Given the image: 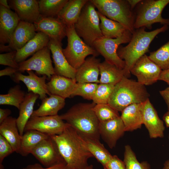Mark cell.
I'll return each instance as SVG.
<instances>
[{
  "label": "cell",
  "mask_w": 169,
  "mask_h": 169,
  "mask_svg": "<svg viewBox=\"0 0 169 169\" xmlns=\"http://www.w3.org/2000/svg\"><path fill=\"white\" fill-rule=\"evenodd\" d=\"M115 85L100 84L93 96V102L96 104H108Z\"/></svg>",
  "instance_id": "f35d334b"
},
{
  "label": "cell",
  "mask_w": 169,
  "mask_h": 169,
  "mask_svg": "<svg viewBox=\"0 0 169 169\" xmlns=\"http://www.w3.org/2000/svg\"><path fill=\"white\" fill-rule=\"evenodd\" d=\"M47 85L50 94L57 95L65 99L71 96L77 83L70 78L54 74L51 76Z\"/></svg>",
  "instance_id": "7402d4cb"
},
{
  "label": "cell",
  "mask_w": 169,
  "mask_h": 169,
  "mask_svg": "<svg viewBox=\"0 0 169 169\" xmlns=\"http://www.w3.org/2000/svg\"><path fill=\"white\" fill-rule=\"evenodd\" d=\"M0 5H2L7 8L10 9L8 3V1L7 0H0Z\"/></svg>",
  "instance_id": "f5cc1de1"
},
{
  "label": "cell",
  "mask_w": 169,
  "mask_h": 169,
  "mask_svg": "<svg viewBox=\"0 0 169 169\" xmlns=\"http://www.w3.org/2000/svg\"><path fill=\"white\" fill-rule=\"evenodd\" d=\"M11 111L8 109H0V124L3 122L11 113Z\"/></svg>",
  "instance_id": "bcb514c9"
},
{
  "label": "cell",
  "mask_w": 169,
  "mask_h": 169,
  "mask_svg": "<svg viewBox=\"0 0 169 169\" xmlns=\"http://www.w3.org/2000/svg\"><path fill=\"white\" fill-rule=\"evenodd\" d=\"M65 99L57 95L51 94L42 100L39 107L33 111L31 116L55 115L65 105Z\"/></svg>",
  "instance_id": "83f0119b"
},
{
  "label": "cell",
  "mask_w": 169,
  "mask_h": 169,
  "mask_svg": "<svg viewBox=\"0 0 169 169\" xmlns=\"http://www.w3.org/2000/svg\"><path fill=\"white\" fill-rule=\"evenodd\" d=\"M17 119L8 116L0 124V134L11 146L14 152L19 153L21 141L16 121Z\"/></svg>",
  "instance_id": "d4e9b609"
},
{
  "label": "cell",
  "mask_w": 169,
  "mask_h": 169,
  "mask_svg": "<svg viewBox=\"0 0 169 169\" xmlns=\"http://www.w3.org/2000/svg\"><path fill=\"white\" fill-rule=\"evenodd\" d=\"M38 97L39 96L38 94L32 92H28L26 94L24 100L20 104L19 115L16 121L21 136L23 135L26 125L32 115L34 105Z\"/></svg>",
  "instance_id": "4316f807"
},
{
  "label": "cell",
  "mask_w": 169,
  "mask_h": 169,
  "mask_svg": "<svg viewBox=\"0 0 169 169\" xmlns=\"http://www.w3.org/2000/svg\"><path fill=\"white\" fill-rule=\"evenodd\" d=\"M68 125L58 115L31 116L26 125L24 132L35 130L51 136L61 134Z\"/></svg>",
  "instance_id": "8fae6325"
},
{
  "label": "cell",
  "mask_w": 169,
  "mask_h": 169,
  "mask_svg": "<svg viewBox=\"0 0 169 169\" xmlns=\"http://www.w3.org/2000/svg\"><path fill=\"white\" fill-rule=\"evenodd\" d=\"M95 8L90 0H88L74 25L77 34L91 47L95 41L103 36L100 28V20Z\"/></svg>",
  "instance_id": "5b68a950"
},
{
  "label": "cell",
  "mask_w": 169,
  "mask_h": 169,
  "mask_svg": "<svg viewBox=\"0 0 169 169\" xmlns=\"http://www.w3.org/2000/svg\"><path fill=\"white\" fill-rule=\"evenodd\" d=\"M159 80L163 81L167 83L169 86V68L162 70Z\"/></svg>",
  "instance_id": "c3c4849f"
},
{
  "label": "cell",
  "mask_w": 169,
  "mask_h": 169,
  "mask_svg": "<svg viewBox=\"0 0 169 169\" xmlns=\"http://www.w3.org/2000/svg\"><path fill=\"white\" fill-rule=\"evenodd\" d=\"M168 28V25H164L149 32L146 31L145 27L135 30L129 44L120 48L117 51L119 56L125 61V66L123 70L125 77L128 78L130 76L131 69L136 61L148 52L149 46L154 38Z\"/></svg>",
  "instance_id": "3957f363"
},
{
  "label": "cell",
  "mask_w": 169,
  "mask_h": 169,
  "mask_svg": "<svg viewBox=\"0 0 169 169\" xmlns=\"http://www.w3.org/2000/svg\"><path fill=\"white\" fill-rule=\"evenodd\" d=\"M141 110L143 124L147 129L150 137H163L165 130L163 121L159 118L149 99L141 103Z\"/></svg>",
  "instance_id": "5bb4252c"
},
{
  "label": "cell",
  "mask_w": 169,
  "mask_h": 169,
  "mask_svg": "<svg viewBox=\"0 0 169 169\" xmlns=\"http://www.w3.org/2000/svg\"><path fill=\"white\" fill-rule=\"evenodd\" d=\"M50 136L71 169H84L89 165V159L94 157L83 139L69 125L61 134Z\"/></svg>",
  "instance_id": "6da1fadb"
},
{
  "label": "cell",
  "mask_w": 169,
  "mask_h": 169,
  "mask_svg": "<svg viewBox=\"0 0 169 169\" xmlns=\"http://www.w3.org/2000/svg\"><path fill=\"white\" fill-rule=\"evenodd\" d=\"M121 112L120 117L125 131H132L141 128L143 124L141 103L130 105Z\"/></svg>",
  "instance_id": "484cf974"
},
{
  "label": "cell",
  "mask_w": 169,
  "mask_h": 169,
  "mask_svg": "<svg viewBox=\"0 0 169 169\" xmlns=\"http://www.w3.org/2000/svg\"><path fill=\"white\" fill-rule=\"evenodd\" d=\"M67 45L62 49L67 61L73 68L78 69L84 62L87 56L96 57L99 53L92 47L87 44L77 33L74 25L66 26Z\"/></svg>",
  "instance_id": "52a82bcc"
},
{
  "label": "cell",
  "mask_w": 169,
  "mask_h": 169,
  "mask_svg": "<svg viewBox=\"0 0 169 169\" xmlns=\"http://www.w3.org/2000/svg\"><path fill=\"white\" fill-rule=\"evenodd\" d=\"M127 1L132 9L137 4L142 1L141 0H128Z\"/></svg>",
  "instance_id": "816d5d0a"
},
{
  "label": "cell",
  "mask_w": 169,
  "mask_h": 169,
  "mask_svg": "<svg viewBox=\"0 0 169 169\" xmlns=\"http://www.w3.org/2000/svg\"><path fill=\"white\" fill-rule=\"evenodd\" d=\"M99 59L92 56L85 59L83 64L76 70L75 79L79 83L99 84Z\"/></svg>",
  "instance_id": "603a6c76"
},
{
  "label": "cell",
  "mask_w": 169,
  "mask_h": 169,
  "mask_svg": "<svg viewBox=\"0 0 169 169\" xmlns=\"http://www.w3.org/2000/svg\"><path fill=\"white\" fill-rule=\"evenodd\" d=\"M160 95L165 101L169 111V86L165 89L159 92Z\"/></svg>",
  "instance_id": "7dc6e473"
},
{
  "label": "cell",
  "mask_w": 169,
  "mask_h": 169,
  "mask_svg": "<svg viewBox=\"0 0 169 169\" xmlns=\"http://www.w3.org/2000/svg\"><path fill=\"white\" fill-rule=\"evenodd\" d=\"M33 23L20 20L10 39L8 45L13 51L22 48L35 35Z\"/></svg>",
  "instance_id": "44dd1931"
},
{
  "label": "cell",
  "mask_w": 169,
  "mask_h": 169,
  "mask_svg": "<svg viewBox=\"0 0 169 169\" xmlns=\"http://www.w3.org/2000/svg\"><path fill=\"white\" fill-rule=\"evenodd\" d=\"M49 136L35 130L26 131L21 137L19 154L26 156L42 140Z\"/></svg>",
  "instance_id": "4dcf8cb0"
},
{
  "label": "cell",
  "mask_w": 169,
  "mask_h": 169,
  "mask_svg": "<svg viewBox=\"0 0 169 169\" xmlns=\"http://www.w3.org/2000/svg\"><path fill=\"white\" fill-rule=\"evenodd\" d=\"M169 3V0H147L142 5L135 20L134 29L150 27L155 23L169 25V19L161 16L164 8Z\"/></svg>",
  "instance_id": "9c48e42d"
},
{
  "label": "cell",
  "mask_w": 169,
  "mask_h": 169,
  "mask_svg": "<svg viewBox=\"0 0 169 169\" xmlns=\"http://www.w3.org/2000/svg\"><path fill=\"white\" fill-rule=\"evenodd\" d=\"M162 71L161 68L145 54L136 61L130 72L136 77L139 83L145 86L151 85L159 80Z\"/></svg>",
  "instance_id": "4fadbf2b"
},
{
  "label": "cell",
  "mask_w": 169,
  "mask_h": 169,
  "mask_svg": "<svg viewBox=\"0 0 169 169\" xmlns=\"http://www.w3.org/2000/svg\"><path fill=\"white\" fill-rule=\"evenodd\" d=\"M98 11L120 23L132 34L135 31V19L127 0H90Z\"/></svg>",
  "instance_id": "8992f818"
},
{
  "label": "cell",
  "mask_w": 169,
  "mask_h": 169,
  "mask_svg": "<svg viewBox=\"0 0 169 169\" xmlns=\"http://www.w3.org/2000/svg\"><path fill=\"white\" fill-rule=\"evenodd\" d=\"M162 118L166 127L169 128V111L168 110L164 114Z\"/></svg>",
  "instance_id": "f907efd6"
},
{
  "label": "cell",
  "mask_w": 169,
  "mask_h": 169,
  "mask_svg": "<svg viewBox=\"0 0 169 169\" xmlns=\"http://www.w3.org/2000/svg\"><path fill=\"white\" fill-rule=\"evenodd\" d=\"M162 169H169V159L165 161Z\"/></svg>",
  "instance_id": "db71d44e"
},
{
  "label": "cell",
  "mask_w": 169,
  "mask_h": 169,
  "mask_svg": "<svg viewBox=\"0 0 169 169\" xmlns=\"http://www.w3.org/2000/svg\"><path fill=\"white\" fill-rule=\"evenodd\" d=\"M69 0H40L38 1L40 13L45 17L55 18L58 16Z\"/></svg>",
  "instance_id": "836d02e7"
},
{
  "label": "cell",
  "mask_w": 169,
  "mask_h": 169,
  "mask_svg": "<svg viewBox=\"0 0 169 169\" xmlns=\"http://www.w3.org/2000/svg\"><path fill=\"white\" fill-rule=\"evenodd\" d=\"M93 110L100 122L120 117L118 111L108 104H95Z\"/></svg>",
  "instance_id": "74e56055"
},
{
  "label": "cell",
  "mask_w": 169,
  "mask_h": 169,
  "mask_svg": "<svg viewBox=\"0 0 169 169\" xmlns=\"http://www.w3.org/2000/svg\"><path fill=\"white\" fill-rule=\"evenodd\" d=\"M49 37L41 32H37L34 36L22 48L17 50L15 60L18 63L47 46Z\"/></svg>",
  "instance_id": "cb8c5ba5"
},
{
  "label": "cell",
  "mask_w": 169,
  "mask_h": 169,
  "mask_svg": "<svg viewBox=\"0 0 169 169\" xmlns=\"http://www.w3.org/2000/svg\"><path fill=\"white\" fill-rule=\"evenodd\" d=\"M92 103H79L59 115L82 138L100 141V122L93 110Z\"/></svg>",
  "instance_id": "7a4b0ae2"
},
{
  "label": "cell",
  "mask_w": 169,
  "mask_h": 169,
  "mask_svg": "<svg viewBox=\"0 0 169 169\" xmlns=\"http://www.w3.org/2000/svg\"><path fill=\"white\" fill-rule=\"evenodd\" d=\"M61 42L50 39L47 46L52 54L55 74L64 76L76 81V69L69 64L62 51Z\"/></svg>",
  "instance_id": "9a60e30c"
},
{
  "label": "cell",
  "mask_w": 169,
  "mask_h": 169,
  "mask_svg": "<svg viewBox=\"0 0 169 169\" xmlns=\"http://www.w3.org/2000/svg\"><path fill=\"white\" fill-rule=\"evenodd\" d=\"M84 169H94L93 166L92 165H88Z\"/></svg>",
  "instance_id": "11a10c76"
},
{
  "label": "cell",
  "mask_w": 169,
  "mask_h": 169,
  "mask_svg": "<svg viewBox=\"0 0 169 169\" xmlns=\"http://www.w3.org/2000/svg\"><path fill=\"white\" fill-rule=\"evenodd\" d=\"M149 96L144 85L124 76L115 85L108 104L117 111L121 112L130 105L144 102Z\"/></svg>",
  "instance_id": "277c9868"
},
{
  "label": "cell",
  "mask_w": 169,
  "mask_h": 169,
  "mask_svg": "<svg viewBox=\"0 0 169 169\" xmlns=\"http://www.w3.org/2000/svg\"><path fill=\"white\" fill-rule=\"evenodd\" d=\"M19 72L18 69L8 67L0 71V76H9L11 79L16 73Z\"/></svg>",
  "instance_id": "f6af8a7d"
},
{
  "label": "cell",
  "mask_w": 169,
  "mask_h": 169,
  "mask_svg": "<svg viewBox=\"0 0 169 169\" xmlns=\"http://www.w3.org/2000/svg\"><path fill=\"white\" fill-rule=\"evenodd\" d=\"M99 72L100 75L99 84L115 85L124 76L123 69L105 60L100 63Z\"/></svg>",
  "instance_id": "f546056e"
},
{
  "label": "cell",
  "mask_w": 169,
  "mask_h": 169,
  "mask_svg": "<svg viewBox=\"0 0 169 169\" xmlns=\"http://www.w3.org/2000/svg\"><path fill=\"white\" fill-rule=\"evenodd\" d=\"M132 36V33L127 30L122 36L116 38L103 36L95 41L92 47L104 58L105 60L123 69L125 66V61L119 56L117 49L121 44L129 43Z\"/></svg>",
  "instance_id": "ba28073f"
},
{
  "label": "cell",
  "mask_w": 169,
  "mask_h": 169,
  "mask_svg": "<svg viewBox=\"0 0 169 169\" xmlns=\"http://www.w3.org/2000/svg\"><path fill=\"white\" fill-rule=\"evenodd\" d=\"M99 131L100 136L110 149L115 147L117 141L125 132L120 116L100 122Z\"/></svg>",
  "instance_id": "ac0fdd59"
},
{
  "label": "cell",
  "mask_w": 169,
  "mask_h": 169,
  "mask_svg": "<svg viewBox=\"0 0 169 169\" xmlns=\"http://www.w3.org/2000/svg\"><path fill=\"white\" fill-rule=\"evenodd\" d=\"M8 2L21 21L33 23L41 16L38 0H10Z\"/></svg>",
  "instance_id": "d6986e66"
},
{
  "label": "cell",
  "mask_w": 169,
  "mask_h": 169,
  "mask_svg": "<svg viewBox=\"0 0 169 169\" xmlns=\"http://www.w3.org/2000/svg\"><path fill=\"white\" fill-rule=\"evenodd\" d=\"M16 53V51H13L6 53L0 54V64L18 69V63H17L15 60Z\"/></svg>",
  "instance_id": "b9f144b4"
},
{
  "label": "cell",
  "mask_w": 169,
  "mask_h": 169,
  "mask_svg": "<svg viewBox=\"0 0 169 169\" xmlns=\"http://www.w3.org/2000/svg\"><path fill=\"white\" fill-rule=\"evenodd\" d=\"M0 51L1 52L7 53L13 51L8 45H6L3 44H0Z\"/></svg>",
  "instance_id": "681fc988"
},
{
  "label": "cell",
  "mask_w": 169,
  "mask_h": 169,
  "mask_svg": "<svg viewBox=\"0 0 169 169\" xmlns=\"http://www.w3.org/2000/svg\"><path fill=\"white\" fill-rule=\"evenodd\" d=\"M97 12L100 21V28L103 37L116 38L121 36L128 30L120 23L107 18Z\"/></svg>",
  "instance_id": "1f68e13d"
},
{
  "label": "cell",
  "mask_w": 169,
  "mask_h": 169,
  "mask_svg": "<svg viewBox=\"0 0 169 169\" xmlns=\"http://www.w3.org/2000/svg\"><path fill=\"white\" fill-rule=\"evenodd\" d=\"M83 138L87 149L93 157L101 164L103 167L104 166L113 155L105 148L100 141Z\"/></svg>",
  "instance_id": "d6a6232c"
},
{
  "label": "cell",
  "mask_w": 169,
  "mask_h": 169,
  "mask_svg": "<svg viewBox=\"0 0 169 169\" xmlns=\"http://www.w3.org/2000/svg\"><path fill=\"white\" fill-rule=\"evenodd\" d=\"M26 71L28 75L18 72L11 78L16 83H19L21 81L23 82L27 87L28 92H32L38 95L41 100L47 97V95L49 96L51 95L48 90L46 82V76L39 77L32 70Z\"/></svg>",
  "instance_id": "2e32d148"
},
{
  "label": "cell",
  "mask_w": 169,
  "mask_h": 169,
  "mask_svg": "<svg viewBox=\"0 0 169 169\" xmlns=\"http://www.w3.org/2000/svg\"><path fill=\"white\" fill-rule=\"evenodd\" d=\"M31 154L45 167L66 163L60 154L55 142L50 136L40 142Z\"/></svg>",
  "instance_id": "7c38bea8"
},
{
  "label": "cell",
  "mask_w": 169,
  "mask_h": 169,
  "mask_svg": "<svg viewBox=\"0 0 169 169\" xmlns=\"http://www.w3.org/2000/svg\"><path fill=\"white\" fill-rule=\"evenodd\" d=\"M98 84L95 83H77L71 97L80 96L88 100H92Z\"/></svg>",
  "instance_id": "ab89813d"
},
{
  "label": "cell",
  "mask_w": 169,
  "mask_h": 169,
  "mask_svg": "<svg viewBox=\"0 0 169 169\" xmlns=\"http://www.w3.org/2000/svg\"><path fill=\"white\" fill-rule=\"evenodd\" d=\"M104 169H125L123 161L116 155H113L111 159L103 167Z\"/></svg>",
  "instance_id": "7bdbcfd3"
},
{
  "label": "cell",
  "mask_w": 169,
  "mask_h": 169,
  "mask_svg": "<svg viewBox=\"0 0 169 169\" xmlns=\"http://www.w3.org/2000/svg\"><path fill=\"white\" fill-rule=\"evenodd\" d=\"M148 57L162 70L169 68V41L157 50L151 52Z\"/></svg>",
  "instance_id": "d590c367"
},
{
  "label": "cell",
  "mask_w": 169,
  "mask_h": 169,
  "mask_svg": "<svg viewBox=\"0 0 169 169\" xmlns=\"http://www.w3.org/2000/svg\"><path fill=\"white\" fill-rule=\"evenodd\" d=\"M50 49L47 46L38 51L30 58L18 63V70L24 73L28 70H34L38 75H45L49 79L55 74L50 56Z\"/></svg>",
  "instance_id": "30bf717a"
},
{
  "label": "cell",
  "mask_w": 169,
  "mask_h": 169,
  "mask_svg": "<svg viewBox=\"0 0 169 169\" xmlns=\"http://www.w3.org/2000/svg\"><path fill=\"white\" fill-rule=\"evenodd\" d=\"M123 161L125 169H151L150 165L147 161H138L134 152L128 145L125 146Z\"/></svg>",
  "instance_id": "8d00e7d4"
},
{
  "label": "cell",
  "mask_w": 169,
  "mask_h": 169,
  "mask_svg": "<svg viewBox=\"0 0 169 169\" xmlns=\"http://www.w3.org/2000/svg\"><path fill=\"white\" fill-rule=\"evenodd\" d=\"M33 24L36 31L44 33L50 39L62 42L66 36V26L58 17H45L41 16Z\"/></svg>",
  "instance_id": "e0dca14e"
},
{
  "label": "cell",
  "mask_w": 169,
  "mask_h": 169,
  "mask_svg": "<svg viewBox=\"0 0 169 169\" xmlns=\"http://www.w3.org/2000/svg\"><path fill=\"white\" fill-rule=\"evenodd\" d=\"M22 169H71L66 163H63L49 167H44L40 164L36 163L29 165Z\"/></svg>",
  "instance_id": "ee69618b"
},
{
  "label": "cell",
  "mask_w": 169,
  "mask_h": 169,
  "mask_svg": "<svg viewBox=\"0 0 169 169\" xmlns=\"http://www.w3.org/2000/svg\"><path fill=\"white\" fill-rule=\"evenodd\" d=\"M168 139H169V135H168Z\"/></svg>",
  "instance_id": "9f6ffc18"
},
{
  "label": "cell",
  "mask_w": 169,
  "mask_h": 169,
  "mask_svg": "<svg viewBox=\"0 0 169 169\" xmlns=\"http://www.w3.org/2000/svg\"><path fill=\"white\" fill-rule=\"evenodd\" d=\"M14 152L8 141L0 134V169H4L2 164L4 159Z\"/></svg>",
  "instance_id": "60d3db41"
},
{
  "label": "cell",
  "mask_w": 169,
  "mask_h": 169,
  "mask_svg": "<svg viewBox=\"0 0 169 169\" xmlns=\"http://www.w3.org/2000/svg\"><path fill=\"white\" fill-rule=\"evenodd\" d=\"M88 0H69L58 14L57 17L66 26L74 25Z\"/></svg>",
  "instance_id": "f1b7e54d"
},
{
  "label": "cell",
  "mask_w": 169,
  "mask_h": 169,
  "mask_svg": "<svg viewBox=\"0 0 169 169\" xmlns=\"http://www.w3.org/2000/svg\"><path fill=\"white\" fill-rule=\"evenodd\" d=\"M26 94L20 86L17 85L10 88L8 93L0 95V105L13 106L19 110L21 103L24 100Z\"/></svg>",
  "instance_id": "e575fe53"
},
{
  "label": "cell",
  "mask_w": 169,
  "mask_h": 169,
  "mask_svg": "<svg viewBox=\"0 0 169 169\" xmlns=\"http://www.w3.org/2000/svg\"><path fill=\"white\" fill-rule=\"evenodd\" d=\"M20 20L16 14L10 9L0 5V44L9 43Z\"/></svg>",
  "instance_id": "ffe728a7"
}]
</instances>
